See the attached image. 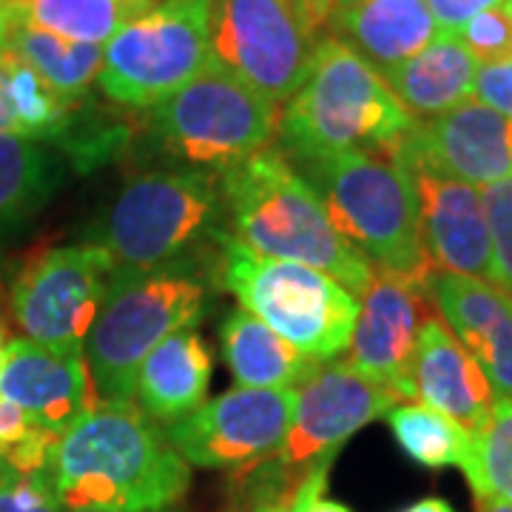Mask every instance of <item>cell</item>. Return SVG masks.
<instances>
[{
  "label": "cell",
  "mask_w": 512,
  "mask_h": 512,
  "mask_svg": "<svg viewBox=\"0 0 512 512\" xmlns=\"http://www.w3.org/2000/svg\"><path fill=\"white\" fill-rule=\"evenodd\" d=\"M416 402L453 419L470 436H481L490 424L495 393L476 359L458 345L441 316H430L419 333V348L413 359Z\"/></svg>",
  "instance_id": "cell-19"
},
{
  "label": "cell",
  "mask_w": 512,
  "mask_h": 512,
  "mask_svg": "<svg viewBox=\"0 0 512 512\" xmlns=\"http://www.w3.org/2000/svg\"><path fill=\"white\" fill-rule=\"evenodd\" d=\"M220 174L228 234L256 254L311 265L362 296L376 268L333 228L311 183L282 148H268Z\"/></svg>",
  "instance_id": "cell-2"
},
{
  "label": "cell",
  "mask_w": 512,
  "mask_h": 512,
  "mask_svg": "<svg viewBox=\"0 0 512 512\" xmlns=\"http://www.w3.org/2000/svg\"><path fill=\"white\" fill-rule=\"evenodd\" d=\"M424 3L436 20L439 32H458L478 12L504 6V0H424Z\"/></svg>",
  "instance_id": "cell-36"
},
{
  "label": "cell",
  "mask_w": 512,
  "mask_h": 512,
  "mask_svg": "<svg viewBox=\"0 0 512 512\" xmlns=\"http://www.w3.org/2000/svg\"><path fill=\"white\" fill-rule=\"evenodd\" d=\"M214 282L205 259L154 271L114 268L103 311L83 345L100 404L134 402L140 365L163 339L200 322Z\"/></svg>",
  "instance_id": "cell-5"
},
{
  "label": "cell",
  "mask_w": 512,
  "mask_h": 512,
  "mask_svg": "<svg viewBox=\"0 0 512 512\" xmlns=\"http://www.w3.org/2000/svg\"><path fill=\"white\" fill-rule=\"evenodd\" d=\"M0 134H18L20 126L15 111H12V103H9V94H6V80H3V72H0Z\"/></svg>",
  "instance_id": "cell-38"
},
{
  "label": "cell",
  "mask_w": 512,
  "mask_h": 512,
  "mask_svg": "<svg viewBox=\"0 0 512 512\" xmlns=\"http://www.w3.org/2000/svg\"><path fill=\"white\" fill-rule=\"evenodd\" d=\"M402 165L419 211L424 254L433 271L473 276L495 285L493 242L478 185L456 180L407 151L387 154Z\"/></svg>",
  "instance_id": "cell-14"
},
{
  "label": "cell",
  "mask_w": 512,
  "mask_h": 512,
  "mask_svg": "<svg viewBox=\"0 0 512 512\" xmlns=\"http://www.w3.org/2000/svg\"><path fill=\"white\" fill-rule=\"evenodd\" d=\"M57 436L29 419L18 404L0 396V467L15 476L49 473Z\"/></svg>",
  "instance_id": "cell-30"
},
{
  "label": "cell",
  "mask_w": 512,
  "mask_h": 512,
  "mask_svg": "<svg viewBox=\"0 0 512 512\" xmlns=\"http://www.w3.org/2000/svg\"><path fill=\"white\" fill-rule=\"evenodd\" d=\"M0 512H66V507L49 473H9L0 481Z\"/></svg>",
  "instance_id": "cell-33"
},
{
  "label": "cell",
  "mask_w": 512,
  "mask_h": 512,
  "mask_svg": "<svg viewBox=\"0 0 512 512\" xmlns=\"http://www.w3.org/2000/svg\"><path fill=\"white\" fill-rule=\"evenodd\" d=\"M476 512H512V501L498 495H476Z\"/></svg>",
  "instance_id": "cell-41"
},
{
  "label": "cell",
  "mask_w": 512,
  "mask_h": 512,
  "mask_svg": "<svg viewBox=\"0 0 512 512\" xmlns=\"http://www.w3.org/2000/svg\"><path fill=\"white\" fill-rule=\"evenodd\" d=\"M478 63H495L512 57V20L504 6L484 9L456 32Z\"/></svg>",
  "instance_id": "cell-32"
},
{
  "label": "cell",
  "mask_w": 512,
  "mask_h": 512,
  "mask_svg": "<svg viewBox=\"0 0 512 512\" xmlns=\"http://www.w3.org/2000/svg\"><path fill=\"white\" fill-rule=\"evenodd\" d=\"M9 476V473H6V470H3V467H0V481H3V478Z\"/></svg>",
  "instance_id": "cell-46"
},
{
  "label": "cell",
  "mask_w": 512,
  "mask_h": 512,
  "mask_svg": "<svg viewBox=\"0 0 512 512\" xmlns=\"http://www.w3.org/2000/svg\"><path fill=\"white\" fill-rule=\"evenodd\" d=\"M393 151H407L456 180L484 188L512 177V117L467 100L441 117L416 120Z\"/></svg>",
  "instance_id": "cell-17"
},
{
  "label": "cell",
  "mask_w": 512,
  "mask_h": 512,
  "mask_svg": "<svg viewBox=\"0 0 512 512\" xmlns=\"http://www.w3.org/2000/svg\"><path fill=\"white\" fill-rule=\"evenodd\" d=\"M220 336L225 365L239 387L299 390L322 367V359L293 348L245 308L228 311Z\"/></svg>",
  "instance_id": "cell-23"
},
{
  "label": "cell",
  "mask_w": 512,
  "mask_h": 512,
  "mask_svg": "<svg viewBox=\"0 0 512 512\" xmlns=\"http://www.w3.org/2000/svg\"><path fill=\"white\" fill-rule=\"evenodd\" d=\"M293 6H296V12L302 15V20L311 26L316 35L325 37L330 15L336 9V0H293Z\"/></svg>",
  "instance_id": "cell-37"
},
{
  "label": "cell",
  "mask_w": 512,
  "mask_h": 512,
  "mask_svg": "<svg viewBox=\"0 0 512 512\" xmlns=\"http://www.w3.org/2000/svg\"><path fill=\"white\" fill-rule=\"evenodd\" d=\"M427 296L498 399H512V296L493 282L433 271Z\"/></svg>",
  "instance_id": "cell-18"
},
{
  "label": "cell",
  "mask_w": 512,
  "mask_h": 512,
  "mask_svg": "<svg viewBox=\"0 0 512 512\" xmlns=\"http://www.w3.org/2000/svg\"><path fill=\"white\" fill-rule=\"evenodd\" d=\"M49 478L66 510L154 512L183 498L191 464L134 402L97 404L57 439Z\"/></svg>",
  "instance_id": "cell-1"
},
{
  "label": "cell",
  "mask_w": 512,
  "mask_h": 512,
  "mask_svg": "<svg viewBox=\"0 0 512 512\" xmlns=\"http://www.w3.org/2000/svg\"><path fill=\"white\" fill-rule=\"evenodd\" d=\"M399 402L393 390L362 376L348 362H322L296 390V413L279 450L254 470H262V481H276V487L288 484L296 473L305 478L316 461L336 458L353 433L387 416ZM293 484L299 481L293 478Z\"/></svg>",
  "instance_id": "cell-11"
},
{
  "label": "cell",
  "mask_w": 512,
  "mask_h": 512,
  "mask_svg": "<svg viewBox=\"0 0 512 512\" xmlns=\"http://www.w3.org/2000/svg\"><path fill=\"white\" fill-rule=\"evenodd\" d=\"M217 285L313 359H333L350 345L359 296L311 265L256 254L234 234H225Z\"/></svg>",
  "instance_id": "cell-7"
},
{
  "label": "cell",
  "mask_w": 512,
  "mask_h": 512,
  "mask_svg": "<svg viewBox=\"0 0 512 512\" xmlns=\"http://www.w3.org/2000/svg\"><path fill=\"white\" fill-rule=\"evenodd\" d=\"M211 350L194 328L177 330L137 370L134 399L154 421H177L205 404L211 384Z\"/></svg>",
  "instance_id": "cell-22"
},
{
  "label": "cell",
  "mask_w": 512,
  "mask_h": 512,
  "mask_svg": "<svg viewBox=\"0 0 512 512\" xmlns=\"http://www.w3.org/2000/svg\"><path fill=\"white\" fill-rule=\"evenodd\" d=\"M49 151L18 134H0V231L20 225L43 208L55 191Z\"/></svg>",
  "instance_id": "cell-27"
},
{
  "label": "cell",
  "mask_w": 512,
  "mask_h": 512,
  "mask_svg": "<svg viewBox=\"0 0 512 512\" xmlns=\"http://www.w3.org/2000/svg\"><path fill=\"white\" fill-rule=\"evenodd\" d=\"M296 413V390L234 387L168 424L177 453L205 470L248 473L274 456Z\"/></svg>",
  "instance_id": "cell-13"
},
{
  "label": "cell",
  "mask_w": 512,
  "mask_h": 512,
  "mask_svg": "<svg viewBox=\"0 0 512 512\" xmlns=\"http://www.w3.org/2000/svg\"><path fill=\"white\" fill-rule=\"evenodd\" d=\"M114 259L94 242L52 248L12 288V313L26 339L49 348H83L103 311Z\"/></svg>",
  "instance_id": "cell-12"
},
{
  "label": "cell",
  "mask_w": 512,
  "mask_h": 512,
  "mask_svg": "<svg viewBox=\"0 0 512 512\" xmlns=\"http://www.w3.org/2000/svg\"><path fill=\"white\" fill-rule=\"evenodd\" d=\"M430 305L424 285L376 271L367 291L359 296L348 365L393 390L402 402H416L413 359L421 328L433 316Z\"/></svg>",
  "instance_id": "cell-15"
},
{
  "label": "cell",
  "mask_w": 512,
  "mask_h": 512,
  "mask_svg": "<svg viewBox=\"0 0 512 512\" xmlns=\"http://www.w3.org/2000/svg\"><path fill=\"white\" fill-rule=\"evenodd\" d=\"M504 9H507V15H510L512 20V0H504Z\"/></svg>",
  "instance_id": "cell-44"
},
{
  "label": "cell",
  "mask_w": 512,
  "mask_h": 512,
  "mask_svg": "<svg viewBox=\"0 0 512 512\" xmlns=\"http://www.w3.org/2000/svg\"><path fill=\"white\" fill-rule=\"evenodd\" d=\"M9 49H15L60 97L80 103L100 77L106 46L77 43L35 26H15Z\"/></svg>",
  "instance_id": "cell-25"
},
{
  "label": "cell",
  "mask_w": 512,
  "mask_h": 512,
  "mask_svg": "<svg viewBox=\"0 0 512 512\" xmlns=\"http://www.w3.org/2000/svg\"><path fill=\"white\" fill-rule=\"evenodd\" d=\"M0 72L6 80L12 111L18 117L20 137L63 146L72 134L74 111L80 103L60 97L15 49H6L0 55Z\"/></svg>",
  "instance_id": "cell-26"
},
{
  "label": "cell",
  "mask_w": 512,
  "mask_h": 512,
  "mask_svg": "<svg viewBox=\"0 0 512 512\" xmlns=\"http://www.w3.org/2000/svg\"><path fill=\"white\" fill-rule=\"evenodd\" d=\"M490 242H493L495 285L512 296V177L481 188Z\"/></svg>",
  "instance_id": "cell-31"
},
{
  "label": "cell",
  "mask_w": 512,
  "mask_h": 512,
  "mask_svg": "<svg viewBox=\"0 0 512 512\" xmlns=\"http://www.w3.org/2000/svg\"><path fill=\"white\" fill-rule=\"evenodd\" d=\"M328 32L382 74L421 52L439 26L424 0H339Z\"/></svg>",
  "instance_id": "cell-20"
},
{
  "label": "cell",
  "mask_w": 512,
  "mask_h": 512,
  "mask_svg": "<svg viewBox=\"0 0 512 512\" xmlns=\"http://www.w3.org/2000/svg\"><path fill=\"white\" fill-rule=\"evenodd\" d=\"M413 126L382 74L339 37L325 35L305 83L279 117V148L291 163L342 151L390 154Z\"/></svg>",
  "instance_id": "cell-4"
},
{
  "label": "cell",
  "mask_w": 512,
  "mask_h": 512,
  "mask_svg": "<svg viewBox=\"0 0 512 512\" xmlns=\"http://www.w3.org/2000/svg\"><path fill=\"white\" fill-rule=\"evenodd\" d=\"M279 117V103L208 60L197 77L148 109L146 131L174 165L222 171L274 148Z\"/></svg>",
  "instance_id": "cell-8"
},
{
  "label": "cell",
  "mask_w": 512,
  "mask_h": 512,
  "mask_svg": "<svg viewBox=\"0 0 512 512\" xmlns=\"http://www.w3.org/2000/svg\"><path fill=\"white\" fill-rule=\"evenodd\" d=\"M228 234L220 174L171 165L128 180L103 208L89 237L120 271H154L202 259Z\"/></svg>",
  "instance_id": "cell-3"
},
{
  "label": "cell",
  "mask_w": 512,
  "mask_h": 512,
  "mask_svg": "<svg viewBox=\"0 0 512 512\" xmlns=\"http://www.w3.org/2000/svg\"><path fill=\"white\" fill-rule=\"evenodd\" d=\"M211 0H157L106 43L100 92L126 109H151L205 69Z\"/></svg>",
  "instance_id": "cell-9"
},
{
  "label": "cell",
  "mask_w": 512,
  "mask_h": 512,
  "mask_svg": "<svg viewBox=\"0 0 512 512\" xmlns=\"http://www.w3.org/2000/svg\"><path fill=\"white\" fill-rule=\"evenodd\" d=\"M387 424L404 456L421 467H467L473 456V439L464 427L444 413L421 402H399L387 413Z\"/></svg>",
  "instance_id": "cell-28"
},
{
  "label": "cell",
  "mask_w": 512,
  "mask_h": 512,
  "mask_svg": "<svg viewBox=\"0 0 512 512\" xmlns=\"http://www.w3.org/2000/svg\"><path fill=\"white\" fill-rule=\"evenodd\" d=\"M154 3L157 0H9V9L15 26H35L66 40L103 46Z\"/></svg>",
  "instance_id": "cell-24"
},
{
  "label": "cell",
  "mask_w": 512,
  "mask_h": 512,
  "mask_svg": "<svg viewBox=\"0 0 512 512\" xmlns=\"http://www.w3.org/2000/svg\"><path fill=\"white\" fill-rule=\"evenodd\" d=\"M254 512H288L285 504H259Z\"/></svg>",
  "instance_id": "cell-42"
},
{
  "label": "cell",
  "mask_w": 512,
  "mask_h": 512,
  "mask_svg": "<svg viewBox=\"0 0 512 512\" xmlns=\"http://www.w3.org/2000/svg\"><path fill=\"white\" fill-rule=\"evenodd\" d=\"M69 512H100V510H69ZM154 512H171V510L165 507V510H154Z\"/></svg>",
  "instance_id": "cell-45"
},
{
  "label": "cell",
  "mask_w": 512,
  "mask_h": 512,
  "mask_svg": "<svg viewBox=\"0 0 512 512\" xmlns=\"http://www.w3.org/2000/svg\"><path fill=\"white\" fill-rule=\"evenodd\" d=\"M293 165L319 194L333 228L379 274L427 288L433 268L402 165L379 151H342Z\"/></svg>",
  "instance_id": "cell-6"
},
{
  "label": "cell",
  "mask_w": 512,
  "mask_h": 512,
  "mask_svg": "<svg viewBox=\"0 0 512 512\" xmlns=\"http://www.w3.org/2000/svg\"><path fill=\"white\" fill-rule=\"evenodd\" d=\"M336 3H339V0H336Z\"/></svg>",
  "instance_id": "cell-47"
},
{
  "label": "cell",
  "mask_w": 512,
  "mask_h": 512,
  "mask_svg": "<svg viewBox=\"0 0 512 512\" xmlns=\"http://www.w3.org/2000/svg\"><path fill=\"white\" fill-rule=\"evenodd\" d=\"M478 60L456 32H439L421 52L382 72L413 120H433L473 97Z\"/></svg>",
  "instance_id": "cell-21"
},
{
  "label": "cell",
  "mask_w": 512,
  "mask_h": 512,
  "mask_svg": "<svg viewBox=\"0 0 512 512\" xmlns=\"http://www.w3.org/2000/svg\"><path fill=\"white\" fill-rule=\"evenodd\" d=\"M319 40L293 0H211L208 60L274 103L299 92Z\"/></svg>",
  "instance_id": "cell-10"
},
{
  "label": "cell",
  "mask_w": 512,
  "mask_h": 512,
  "mask_svg": "<svg viewBox=\"0 0 512 512\" xmlns=\"http://www.w3.org/2000/svg\"><path fill=\"white\" fill-rule=\"evenodd\" d=\"M3 356H6V333L0 328V367H3Z\"/></svg>",
  "instance_id": "cell-43"
},
{
  "label": "cell",
  "mask_w": 512,
  "mask_h": 512,
  "mask_svg": "<svg viewBox=\"0 0 512 512\" xmlns=\"http://www.w3.org/2000/svg\"><path fill=\"white\" fill-rule=\"evenodd\" d=\"M330 464H333V458L316 461L311 470L305 473V478L296 484L291 501H288V512H350L345 504L325 498Z\"/></svg>",
  "instance_id": "cell-35"
},
{
  "label": "cell",
  "mask_w": 512,
  "mask_h": 512,
  "mask_svg": "<svg viewBox=\"0 0 512 512\" xmlns=\"http://www.w3.org/2000/svg\"><path fill=\"white\" fill-rule=\"evenodd\" d=\"M0 396L57 439L100 404L83 348L12 339L0 367Z\"/></svg>",
  "instance_id": "cell-16"
},
{
  "label": "cell",
  "mask_w": 512,
  "mask_h": 512,
  "mask_svg": "<svg viewBox=\"0 0 512 512\" xmlns=\"http://www.w3.org/2000/svg\"><path fill=\"white\" fill-rule=\"evenodd\" d=\"M12 29H15V20H12V9H9V0H0V55L9 49V40H12Z\"/></svg>",
  "instance_id": "cell-39"
},
{
  "label": "cell",
  "mask_w": 512,
  "mask_h": 512,
  "mask_svg": "<svg viewBox=\"0 0 512 512\" xmlns=\"http://www.w3.org/2000/svg\"><path fill=\"white\" fill-rule=\"evenodd\" d=\"M461 473L470 481L473 495L512 501V399L495 396L490 424L473 439V456Z\"/></svg>",
  "instance_id": "cell-29"
},
{
  "label": "cell",
  "mask_w": 512,
  "mask_h": 512,
  "mask_svg": "<svg viewBox=\"0 0 512 512\" xmlns=\"http://www.w3.org/2000/svg\"><path fill=\"white\" fill-rule=\"evenodd\" d=\"M402 512H456L444 498L439 495H430V498H419L416 504H410V507H404Z\"/></svg>",
  "instance_id": "cell-40"
},
{
  "label": "cell",
  "mask_w": 512,
  "mask_h": 512,
  "mask_svg": "<svg viewBox=\"0 0 512 512\" xmlns=\"http://www.w3.org/2000/svg\"><path fill=\"white\" fill-rule=\"evenodd\" d=\"M473 97L481 106L512 117V57L495 63H478Z\"/></svg>",
  "instance_id": "cell-34"
}]
</instances>
